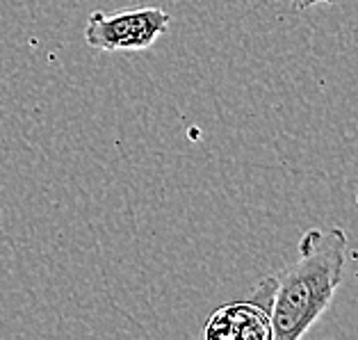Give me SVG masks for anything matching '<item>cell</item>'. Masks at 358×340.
<instances>
[{
  "mask_svg": "<svg viewBox=\"0 0 358 340\" xmlns=\"http://www.w3.org/2000/svg\"><path fill=\"white\" fill-rule=\"evenodd\" d=\"M347 233L310 229L299 242V258L274 276L269 320L274 340H299L320 320L345 274Z\"/></svg>",
  "mask_w": 358,
  "mask_h": 340,
  "instance_id": "6da1fadb",
  "label": "cell"
},
{
  "mask_svg": "<svg viewBox=\"0 0 358 340\" xmlns=\"http://www.w3.org/2000/svg\"><path fill=\"white\" fill-rule=\"evenodd\" d=\"M171 16L160 7H135L115 14L92 12L85 25V41L106 53L146 50L169 30Z\"/></svg>",
  "mask_w": 358,
  "mask_h": 340,
  "instance_id": "7a4b0ae2",
  "label": "cell"
},
{
  "mask_svg": "<svg viewBox=\"0 0 358 340\" xmlns=\"http://www.w3.org/2000/svg\"><path fill=\"white\" fill-rule=\"evenodd\" d=\"M208 340H274L269 309L256 299L220 306L206 322Z\"/></svg>",
  "mask_w": 358,
  "mask_h": 340,
  "instance_id": "3957f363",
  "label": "cell"
},
{
  "mask_svg": "<svg viewBox=\"0 0 358 340\" xmlns=\"http://www.w3.org/2000/svg\"><path fill=\"white\" fill-rule=\"evenodd\" d=\"M294 12H306L308 7L313 5H320V3H336V0H290Z\"/></svg>",
  "mask_w": 358,
  "mask_h": 340,
  "instance_id": "277c9868",
  "label": "cell"
}]
</instances>
